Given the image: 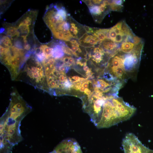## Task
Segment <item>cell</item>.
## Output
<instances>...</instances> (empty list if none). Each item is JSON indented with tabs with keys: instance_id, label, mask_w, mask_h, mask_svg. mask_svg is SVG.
Instances as JSON below:
<instances>
[{
	"instance_id": "5b68a950",
	"label": "cell",
	"mask_w": 153,
	"mask_h": 153,
	"mask_svg": "<svg viewBox=\"0 0 153 153\" xmlns=\"http://www.w3.org/2000/svg\"><path fill=\"white\" fill-rule=\"evenodd\" d=\"M124 153H153V150L144 145L134 134H127L123 139Z\"/></svg>"
},
{
	"instance_id": "ac0fdd59",
	"label": "cell",
	"mask_w": 153,
	"mask_h": 153,
	"mask_svg": "<svg viewBox=\"0 0 153 153\" xmlns=\"http://www.w3.org/2000/svg\"><path fill=\"white\" fill-rule=\"evenodd\" d=\"M124 35V33L117 34L115 38V42L120 43L123 41V36Z\"/></svg>"
},
{
	"instance_id": "277c9868",
	"label": "cell",
	"mask_w": 153,
	"mask_h": 153,
	"mask_svg": "<svg viewBox=\"0 0 153 153\" xmlns=\"http://www.w3.org/2000/svg\"><path fill=\"white\" fill-rule=\"evenodd\" d=\"M21 122L2 116L0 118V140L6 141L13 146L21 142Z\"/></svg>"
},
{
	"instance_id": "cb8c5ba5",
	"label": "cell",
	"mask_w": 153,
	"mask_h": 153,
	"mask_svg": "<svg viewBox=\"0 0 153 153\" xmlns=\"http://www.w3.org/2000/svg\"><path fill=\"white\" fill-rule=\"evenodd\" d=\"M84 92L86 94L88 95V97H90L92 94L91 91L88 88L85 89Z\"/></svg>"
},
{
	"instance_id": "7a4b0ae2",
	"label": "cell",
	"mask_w": 153,
	"mask_h": 153,
	"mask_svg": "<svg viewBox=\"0 0 153 153\" xmlns=\"http://www.w3.org/2000/svg\"><path fill=\"white\" fill-rule=\"evenodd\" d=\"M72 18L70 15L67 16L57 12H52L48 18L47 26L55 38L69 41L74 39L70 31Z\"/></svg>"
},
{
	"instance_id": "603a6c76",
	"label": "cell",
	"mask_w": 153,
	"mask_h": 153,
	"mask_svg": "<svg viewBox=\"0 0 153 153\" xmlns=\"http://www.w3.org/2000/svg\"><path fill=\"white\" fill-rule=\"evenodd\" d=\"M112 2L115 5L120 6L122 5L123 3V1L122 0H113Z\"/></svg>"
},
{
	"instance_id": "52a82bcc",
	"label": "cell",
	"mask_w": 153,
	"mask_h": 153,
	"mask_svg": "<svg viewBox=\"0 0 153 153\" xmlns=\"http://www.w3.org/2000/svg\"><path fill=\"white\" fill-rule=\"evenodd\" d=\"M80 45L86 48L94 47L100 42L98 39L92 34L86 33L78 40Z\"/></svg>"
},
{
	"instance_id": "44dd1931",
	"label": "cell",
	"mask_w": 153,
	"mask_h": 153,
	"mask_svg": "<svg viewBox=\"0 0 153 153\" xmlns=\"http://www.w3.org/2000/svg\"><path fill=\"white\" fill-rule=\"evenodd\" d=\"M72 79H73L74 82H76L80 81H83L85 80V79L83 78H81L79 76H74L72 77Z\"/></svg>"
},
{
	"instance_id": "83f0119b",
	"label": "cell",
	"mask_w": 153,
	"mask_h": 153,
	"mask_svg": "<svg viewBox=\"0 0 153 153\" xmlns=\"http://www.w3.org/2000/svg\"><path fill=\"white\" fill-rule=\"evenodd\" d=\"M49 153H56V152H55V151L54 150L53 151L50 152Z\"/></svg>"
},
{
	"instance_id": "ffe728a7",
	"label": "cell",
	"mask_w": 153,
	"mask_h": 153,
	"mask_svg": "<svg viewBox=\"0 0 153 153\" xmlns=\"http://www.w3.org/2000/svg\"><path fill=\"white\" fill-rule=\"evenodd\" d=\"M133 40L134 44L136 45L140 43L142 40L141 38L134 35L133 37Z\"/></svg>"
},
{
	"instance_id": "9c48e42d",
	"label": "cell",
	"mask_w": 153,
	"mask_h": 153,
	"mask_svg": "<svg viewBox=\"0 0 153 153\" xmlns=\"http://www.w3.org/2000/svg\"><path fill=\"white\" fill-rule=\"evenodd\" d=\"M110 29H109L93 28L91 34L97 37L100 43L106 39H109V33Z\"/></svg>"
},
{
	"instance_id": "6da1fadb",
	"label": "cell",
	"mask_w": 153,
	"mask_h": 153,
	"mask_svg": "<svg viewBox=\"0 0 153 153\" xmlns=\"http://www.w3.org/2000/svg\"><path fill=\"white\" fill-rule=\"evenodd\" d=\"M16 80L24 81L35 88L48 91L44 67L34 54L25 64Z\"/></svg>"
},
{
	"instance_id": "4316f807",
	"label": "cell",
	"mask_w": 153,
	"mask_h": 153,
	"mask_svg": "<svg viewBox=\"0 0 153 153\" xmlns=\"http://www.w3.org/2000/svg\"><path fill=\"white\" fill-rule=\"evenodd\" d=\"M79 89L81 92H83L84 91L85 88L81 86Z\"/></svg>"
},
{
	"instance_id": "3957f363",
	"label": "cell",
	"mask_w": 153,
	"mask_h": 153,
	"mask_svg": "<svg viewBox=\"0 0 153 153\" xmlns=\"http://www.w3.org/2000/svg\"><path fill=\"white\" fill-rule=\"evenodd\" d=\"M31 109V107L14 90L11 94L9 105L3 115L21 122Z\"/></svg>"
},
{
	"instance_id": "8992f818",
	"label": "cell",
	"mask_w": 153,
	"mask_h": 153,
	"mask_svg": "<svg viewBox=\"0 0 153 153\" xmlns=\"http://www.w3.org/2000/svg\"><path fill=\"white\" fill-rule=\"evenodd\" d=\"M54 150L56 153H83L79 144L73 139L62 141L56 146Z\"/></svg>"
},
{
	"instance_id": "ba28073f",
	"label": "cell",
	"mask_w": 153,
	"mask_h": 153,
	"mask_svg": "<svg viewBox=\"0 0 153 153\" xmlns=\"http://www.w3.org/2000/svg\"><path fill=\"white\" fill-rule=\"evenodd\" d=\"M90 52L88 53V56L93 61L97 63L101 62L103 60L105 51L100 45L97 47L89 48Z\"/></svg>"
},
{
	"instance_id": "d6986e66",
	"label": "cell",
	"mask_w": 153,
	"mask_h": 153,
	"mask_svg": "<svg viewBox=\"0 0 153 153\" xmlns=\"http://www.w3.org/2000/svg\"><path fill=\"white\" fill-rule=\"evenodd\" d=\"M72 87V84L67 79L65 82L63 86V88H69Z\"/></svg>"
},
{
	"instance_id": "e0dca14e",
	"label": "cell",
	"mask_w": 153,
	"mask_h": 153,
	"mask_svg": "<svg viewBox=\"0 0 153 153\" xmlns=\"http://www.w3.org/2000/svg\"><path fill=\"white\" fill-rule=\"evenodd\" d=\"M122 6L114 4L111 1L110 5V8L111 10L113 11H120L122 8Z\"/></svg>"
},
{
	"instance_id": "d4e9b609",
	"label": "cell",
	"mask_w": 153,
	"mask_h": 153,
	"mask_svg": "<svg viewBox=\"0 0 153 153\" xmlns=\"http://www.w3.org/2000/svg\"><path fill=\"white\" fill-rule=\"evenodd\" d=\"M90 82L89 81H87L82 83L81 86L85 88H88V87L89 83Z\"/></svg>"
},
{
	"instance_id": "484cf974",
	"label": "cell",
	"mask_w": 153,
	"mask_h": 153,
	"mask_svg": "<svg viewBox=\"0 0 153 153\" xmlns=\"http://www.w3.org/2000/svg\"><path fill=\"white\" fill-rule=\"evenodd\" d=\"M83 69L84 71L86 72V73L89 72L90 70L86 65L84 66Z\"/></svg>"
},
{
	"instance_id": "5bb4252c",
	"label": "cell",
	"mask_w": 153,
	"mask_h": 153,
	"mask_svg": "<svg viewBox=\"0 0 153 153\" xmlns=\"http://www.w3.org/2000/svg\"><path fill=\"white\" fill-rule=\"evenodd\" d=\"M135 45L129 42H124L121 46V50L124 52L129 53L133 51Z\"/></svg>"
},
{
	"instance_id": "2e32d148",
	"label": "cell",
	"mask_w": 153,
	"mask_h": 153,
	"mask_svg": "<svg viewBox=\"0 0 153 153\" xmlns=\"http://www.w3.org/2000/svg\"><path fill=\"white\" fill-rule=\"evenodd\" d=\"M117 34L114 27H113L110 29L109 33V39L115 42Z\"/></svg>"
},
{
	"instance_id": "8fae6325",
	"label": "cell",
	"mask_w": 153,
	"mask_h": 153,
	"mask_svg": "<svg viewBox=\"0 0 153 153\" xmlns=\"http://www.w3.org/2000/svg\"><path fill=\"white\" fill-rule=\"evenodd\" d=\"M90 13L95 22H99L102 20V15L104 14L100 10L99 5H93L88 7Z\"/></svg>"
},
{
	"instance_id": "9a60e30c",
	"label": "cell",
	"mask_w": 153,
	"mask_h": 153,
	"mask_svg": "<svg viewBox=\"0 0 153 153\" xmlns=\"http://www.w3.org/2000/svg\"><path fill=\"white\" fill-rule=\"evenodd\" d=\"M60 59L67 66H70L75 63L74 59L70 56H64Z\"/></svg>"
},
{
	"instance_id": "4fadbf2b",
	"label": "cell",
	"mask_w": 153,
	"mask_h": 153,
	"mask_svg": "<svg viewBox=\"0 0 153 153\" xmlns=\"http://www.w3.org/2000/svg\"><path fill=\"white\" fill-rule=\"evenodd\" d=\"M110 85L108 83L102 79L98 80L97 82L96 87L101 91H102V92H106L110 90Z\"/></svg>"
},
{
	"instance_id": "7c38bea8",
	"label": "cell",
	"mask_w": 153,
	"mask_h": 153,
	"mask_svg": "<svg viewBox=\"0 0 153 153\" xmlns=\"http://www.w3.org/2000/svg\"><path fill=\"white\" fill-rule=\"evenodd\" d=\"M100 46L107 53L115 49L118 45L110 39H106L99 44Z\"/></svg>"
},
{
	"instance_id": "30bf717a",
	"label": "cell",
	"mask_w": 153,
	"mask_h": 153,
	"mask_svg": "<svg viewBox=\"0 0 153 153\" xmlns=\"http://www.w3.org/2000/svg\"><path fill=\"white\" fill-rule=\"evenodd\" d=\"M65 42L73 55L78 57V53H80L82 52L81 46L79 44L78 41L76 39H72L69 41Z\"/></svg>"
},
{
	"instance_id": "7402d4cb",
	"label": "cell",
	"mask_w": 153,
	"mask_h": 153,
	"mask_svg": "<svg viewBox=\"0 0 153 153\" xmlns=\"http://www.w3.org/2000/svg\"><path fill=\"white\" fill-rule=\"evenodd\" d=\"M91 1L92 5H100L102 2V1L101 0Z\"/></svg>"
}]
</instances>
